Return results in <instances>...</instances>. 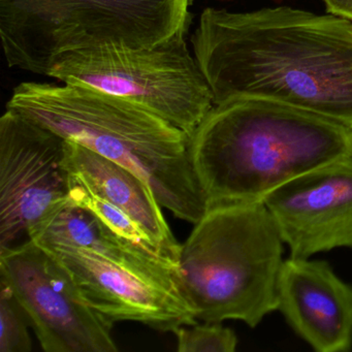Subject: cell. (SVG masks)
Here are the masks:
<instances>
[{"mask_svg": "<svg viewBox=\"0 0 352 352\" xmlns=\"http://www.w3.org/2000/svg\"><path fill=\"white\" fill-rule=\"evenodd\" d=\"M214 106L267 100L352 129V21L287 6L207 8L192 38Z\"/></svg>", "mask_w": 352, "mask_h": 352, "instance_id": "cell-1", "label": "cell"}, {"mask_svg": "<svg viewBox=\"0 0 352 352\" xmlns=\"http://www.w3.org/2000/svg\"><path fill=\"white\" fill-rule=\"evenodd\" d=\"M208 207L263 201L296 177L352 155V129L267 100L214 106L189 138Z\"/></svg>", "mask_w": 352, "mask_h": 352, "instance_id": "cell-2", "label": "cell"}, {"mask_svg": "<svg viewBox=\"0 0 352 352\" xmlns=\"http://www.w3.org/2000/svg\"><path fill=\"white\" fill-rule=\"evenodd\" d=\"M7 109L129 168L178 219L195 224L207 211L189 135L135 102L77 84L24 82Z\"/></svg>", "mask_w": 352, "mask_h": 352, "instance_id": "cell-3", "label": "cell"}, {"mask_svg": "<svg viewBox=\"0 0 352 352\" xmlns=\"http://www.w3.org/2000/svg\"><path fill=\"white\" fill-rule=\"evenodd\" d=\"M283 245L263 201L208 207L177 261V281L197 319L255 327L277 311Z\"/></svg>", "mask_w": 352, "mask_h": 352, "instance_id": "cell-4", "label": "cell"}, {"mask_svg": "<svg viewBox=\"0 0 352 352\" xmlns=\"http://www.w3.org/2000/svg\"><path fill=\"white\" fill-rule=\"evenodd\" d=\"M191 0H0L8 65L48 77L57 59L102 47H153L188 32Z\"/></svg>", "mask_w": 352, "mask_h": 352, "instance_id": "cell-5", "label": "cell"}, {"mask_svg": "<svg viewBox=\"0 0 352 352\" xmlns=\"http://www.w3.org/2000/svg\"><path fill=\"white\" fill-rule=\"evenodd\" d=\"M187 32L148 48L102 47L57 59L48 77L135 102L189 135L214 107L209 84L187 47Z\"/></svg>", "mask_w": 352, "mask_h": 352, "instance_id": "cell-6", "label": "cell"}, {"mask_svg": "<svg viewBox=\"0 0 352 352\" xmlns=\"http://www.w3.org/2000/svg\"><path fill=\"white\" fill-rule=\"evenodd\" d=\"M40 245L69 271L88 304L113 324L131 321L175 333L197 323L177 281V261L170 257L129 241L100 250Z\"/></svg>", "mask_w": 352, "mask_h": 352, "instance_id": "cell-7", "label": "cell"}, {"mask_svg": "<svg viewBox=\"0 0 352 352\" xmlns=\"http://www.w3.org/2000/svg\"><path fill=\"white\" fill-rule=\"evenodd\" d=\"M0 282L11 288L45 351H118L114 324L88 304L69 271L34 241L0 249Z\"/></svg>", "mask_w": 352, "mask_h": 352, "instance_id": "cell-8", "label": "cell"}, {"mask_svg": "<svg viewBox=\"0 0 352 352\" xmlns=\"http://www.w3.org/2000/svg\"><path fill=\"white\" fill-rule=\"evenodd\" d=\"M69 140L19 112L0 118V249L69 201Z\"/></svg>", "mask_w": 352, "mask_h": 352, "instance_id": "cell-9", "label": "cell"}, {"mask_svg": "<svg viewBox=\"0 0 352 352\" xmlns=\"http://www.w3.org/2000/svg\"><path fill=\"white\" fill-rule=\"evenodd\" d=\"M290 256L352 249V155L313 168L265 195Z\"/></svg>", "mask_w": 352, "mask_h": 352, "instance_id": "cell-10", "label": "cell"}, {"mask_svg": "<svg viewBox=\"0 0 352 352\" xmlns=\"http://www.w3.org/2000/svg\"><path fill=\"white\" fill-rule=\"evenodd\" d=\"M277 311L315 351L352 349V285L327 261L284 259L278 277Z\"/></svg>", "mask_w": 352, "mask_h": 352, "instance_id": "cell-11", "label": "cell"}, {"mask_svg": "<svg viewBox=\"0 0 352 352\" xmlns=\"http://www.w3.org/2000/svg\"><path fill=\"white\" fill-rule=\"evenodd\" d=\"M69 173L88 189L129 214L178 258L180 244L173 234L151 186L121 164L69 140Z\"/></svg>", "mask_w": 352, "mask_h": 352, "instance_id": "cell-12", "label": "cell"}, {"mask_svg": "<svg viewBox=\"0 0 352 352\" xmlns=\"http://www.w3.org/2000/svg\"><path fill=\"white\" fill-rule=\"evenodd\" d=\"M71 191H69V201L76 205L85 208L91 212L96 218L100 220L107 228H110L113 232L118 234L125 240L131 241L151 252L164 255L174 261H178L177 256L160 246L149 234L147 230L133 220L129 214L121 211L106 199L96 195L88 189L81 181L76 177L72 176Z\"/></svg>", "mask_w": 352, "mask_h": 352, "instance_id": "cell-13", "label": "cell"}, {"mask_svg": "<svg viewBox=\"0 0 352 352\" xmlns=\"http://www.w3.org/2000/svg\"><path fill=\"white\" fill-rule=\"evenodd\" d=\"M26 320L28 315L11 288L0 282V352L32 351Z\"/></svg>", "mask_w": 352, "mask_h": 352, "instance_id": "cell-14", "label": "cell"}, {"mask_svg": "<svg viewBox=\"0 0 352 352\" xmlns=\"http://www.w3.org/2000/svg\"><path fill=\"white\" fill-rule=\"evenodd\" d=\"M179 352H234L238 345L236 333L221 322L185 325L175 331Z\"/></svg>", "mask_w": 352, "mask_h": 352, "instance_id": "cell-15", "label": "cell"}, {"mask_svg": "<svg viewBox=\"0 0 352 352\" xmlns=\"http://www.w3.org/2000/svg\"><path fill=\"white\" fill-rule=\"evenodd\" d=\"M327 12L352 21V0H322Z\"/></svg>", "mask_w": 352, "mask_h": 352, "instance_id": "cell-16", "label": "cell"}]
</instances>
